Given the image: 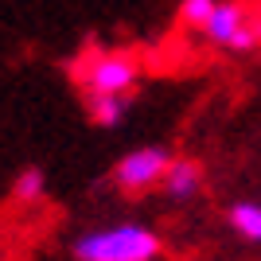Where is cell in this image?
Returning <instances> with one entry per match:
<instances>
[{"label": "cell", "instance_id": "obj_1", "mask_svg": "<svg viewBox=\"0 0 261 261\" xmlns=\"http://www.w3.org/2000/svg\"><path fill=\"white\" fill-rule=\"evenodd\" d=\"M160 230L141 218H117L106 226H90L70 242V261H160Z\"/></svg>", "mask_w": 261, "mask_h": 261}, {"label": "cell", "instance_id": "obj_2", "mask_svg": "<svg viewBox=\"0 0 261 261\" xmlns=\"http://www.w3.org/2000/svg\"><path fill=\"white\" fill-rule=\"evenodd\" d=\"M70 78L78 82L82 98H133V90L144 78V63L137 51L90 43L70 59Z\"/></svg>", "mask_w": 261, "mask_h": 261}, {"label": "cell", "instance_id": "obj_3", "mask_svg": "<svg viewBox=\"0 0 261 261\" xmlns=\"http://www.w3.org/2000/svg\"><path fill=\"white\" fill-rule=\"evenodd\" d=\"M199 39L222 55L261 51V0H218L211 20L199 28Z\"/></svg>", "mask_w": 261, "mask_h": 261}, {"label": "cell", "instance_id": "obj_4", "mask_svg": "<svg viewBox=\"0 0 261 261\" xmlns=\"http://www.w3.org/2000/svg\"><path fill=\"white\" fill-rule=\"evenodd\" d=\"M168 164H172V152L164 144H141V148H129L125 156H117L109 179L125 199H144L148 191L164 184Z\"/></svg>", "mask_w": 261, "mask_h": 261}, {"label": "cell", "instance_id": "obj_5", "mask_svg": "<svg viewBox=\"0 0 261 261\" xmlns=\"http://www.w3.org/2000/svg\"><path fill=\"white\" fill-rule=\"evenodd\" d=\"M203 184H207V172L195 156H172L168 172H164L160 195L168 203H191V199L203 195Z\"/></svg>", "mask_w": 261, "mask_h": 261}, {"label": "cell", "instance_id": "obj_6", "mask_svg": "<svg viewBox=\"0 0 261 261\" xmlns=\"http://www.w3.org/2000/svg\"><path fill=\"white\" fill-rule=\"evenodd\" d=\"M230 234L246 246H261V199H238L226 207Z\"/></svg>", "mask_w": 261, "mask_h": 261}, {"label": "cell", "instance_id": "obj_7", "mask_svg": "<svg viewBox=\"0 0 261 261\" xmlns=\"http://www.w3.org/2000/svg\"><path fill=\"white\" fill-rule=\"evenodd\" d=\"M129 106L133 98H86V113L98 129H117L129 117Z\"/></svg>", "mask_w": 261, "mask_h": 261}, {"label": "cell", "instance_id": "obj_8", "mask_svg": "<svg viewBox=\"0 0 261 261\" xmlns=\"http://www.w3.org/2000/svg\"><path fill=\"white\" fill-rule=\"evenodd\" d=\"M43 195H47V175H43V168H35V164L20 168L16 179H12V199H16V203H39Z\"/></svg>", "mask_w": 261, "mask_h": 261}, {"label": "cell", "instance_id": "obj_9", "mask_svg": "<svg viewBox=\"0 0 261 261\" xmlns=\"http://www.w3.org/2000/svg\"><path fill=\"white\" fill-rule=\"evenodd\" d=\"M215 4H218V0H179V4H175V16H179V23H184V28L199 32V28L211 20Z\"/></svg>", "mask_w": 261, "mask_h": 261}]
</instances>
